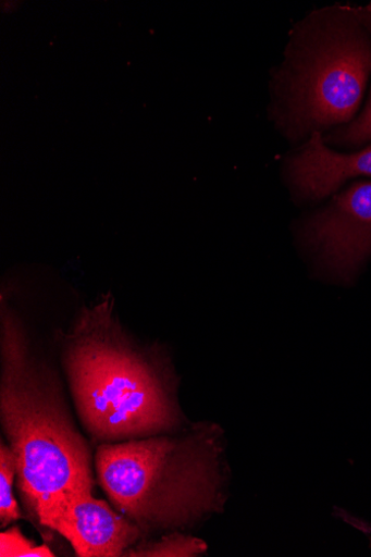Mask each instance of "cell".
<instances>
[{
	"label": "cell",
	"instance_id": "obj_10",
	"mask_svg": "<svg viewBox=\"0 0 371 557\" xmlns=\"http://www.w3.org/2000/svg\"><path fill=\"white\" fill-rule=\"evenodd\" d=\"M0 556L52 557L55 555L46 545H37L28 540L17 527H14L0 534Z\"/></svg>",
	"mask_w": 371,
	"mask_h": 557
},
{
	"label": "cell",
	"instance_id": "obj_8",
	"mask_svg": "<svg viewBox=\"0 0 371 557\" xmlns=\"http://www.w3.org/2000/svg\"><path fill=\"white\" fill-rule=\"evenodd\" d=\"M203 541L173 532L154 542H138L125 556L132 557H187L196 556L206 550Z\"/></svg>",
	"mask_w": 371,
	"mask_h": 557
},
{
	"label": "cell",
	"instance_id": "obj_11",
	"mask_svg": "<svg viewBox=\"0 0 371 557\" xmlns=\"http://www.w3.org/2000/svg\"><path fill=\"white\" fill-rule=\"evenodd\" d=\"M329 139L346 146H360L371 141V91L363 112L345 127L335 131Z\"/></svg>",
	"mask_w": 371,
	"mask_h": 557
},
{
	"label": "cell",
	"instance_id": "obj_4",
	"mask_svg": "<svg viewBox=\"0 0 371 557\" xmlns=\"http://www.w3.org/2000/svg\"><path fill=\"white\" fill-rule=\"evenodd\" d=\"M289 50L284 72L288 128L300 134L350 122L371 73V41L355 10L317 14Z\"/></svg>",
	"mask_w": 371,
	"mask_h": 557
},
{
	"label": "cell",
	"instance_id": "obj_12",
	"mask_svg": "<svg viewBox=\"0 0 371 557\" xmlns=\"http://www.w3.org/2000/svg\"><path fill=\"white\" fill-rule=\"evenodd\" d=\"M355 12L363 28L371 35V5L355 10Z\"/></svg>",
	"mask_w": 371,
	"mask_h": 557
},
{
	"label": "cell",
	"instance_id": "obj_5",
	"mask_svg": "<svg viewBox=\"0 0 371 557\" xmlns=\"http://www.w3.org/2000/svg\"><path fill=\"white\" fill-rule=\"evenodd\" d=\"M302 239L325 277L353 283L371 259V181L355 183L334 197L306 222Z\"/></svg>",
	"mask_w": 371,
	"mask_h": 557
},
{
	"label": "cell",
	"instance_id": "obj_7",
	"mask_svg": "<svg viewBox=\"0 0 371 557\" xmlns=\"http://www.w3.org/2000/svg\"><path fill=\"white\" fill-rule=\"evenodd\" d=\"M289 177L296 194L320 200L358 176H371V146L351 154L329 148L321 132H313L307 145L289 162Z\"/></svg>",
	"mask_w": 371,
	"mask_h": 557
},
{
	"label": "cell",
	"instance_id": "obj_6",
	"mask_svg": "<svg viewBox=\"0 0 371 557\" xmlns=\"http://www.w3.org/2000/svg\"><path fill=\"white\" fill-rule=\"evenodd\" d=\"M84 491L51 505L36 519L64 536L81 557H118L140 542L145 532L104 500Z\"/></svg>",
	"mask_w": 371,
	"mask_h": 557
},
{
	"label": "cell",
	"instance_id": "obj_1",
	"mask_svg": "<svg viewBox=\"0 0 371 557\" xmlns=\"http://www.w3.org/2000/svg\"><path fill=\"white\" fill-rule=\"evenodd\" d=\"M114 311L115 297L103 295L64 335V370L85 428L104 443L176 432L184 418L170 360L136 344Z\"/></svg>",
	"mask_w": 371,
	"mask_h": 557
},
{
	"label": "cell",
	"instance_id": "obj_3",
	"mask_svg": "<svg viewBox=\"0 0 371 557\" xmlns=\"http://www.w3.org/2000/svg\"><path fill=\"white\" fill-rule=\"evenodd\" d=\"M96 471L118 510L144 532L193 527L226 499L223 432L213 424L103 443Z\"/></svg>",
	"mask_w": 371,
	"mask_h": 557
},
{
	"label": "cell",
	"instance_id": "obj_9",
	"mask_svg": "<svg viewBox=\"0 0 371 557\" xmlns=\"http://www.w3.org/2000/svg\"><path fill=\"white\" fill-rule=\"evenodd\" d=\"M17 476V460L11 446H0V521L7 528L21 519V510L13 494V485Z\"/></svg>",
	"mask_w": 371,
	"mask_h": 557
},
{
	"label": "cell",
	"instance_id": "obj_2",
	"mask_svg": "<svg viewBox=\"0 0 371 557\" xmlns=\"http://www.w3.org/2000/svg\"><path fill=\"white\" fill-rule=\"evenodd\" d=\"M64 395L58 372L36 356L3 298L0 417L17 460L18 487L36 518L95 484L88 445Z\"/></svg>",
	"mask_w": 371,
	"mask_h": 557
}]
</instances>
